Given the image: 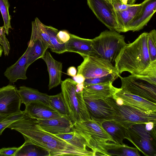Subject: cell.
<instances>
[{
	"mask_svg": "<svg viewBox=\"0 0 156 156\" xmlns=\"http://www.w3.org/2000/svg\"><path fill=\"white\" fill-rule=\"evenodd\" d=\"M148 34L143 33L121 50L114 66L119 74L127 71L131 74L138 75L150 66L152 62L148 48Z\"/></svg>",
	"mask_w": 156,
	"mask_h": 156,
	"instance_id": "obj_1",
	"label": "cell"
},
{
	"mask_svg": "<svg viewBox=\"0 0 156 156\" xmlns=\"http://www.w3.org/2000/svg\"><path fill=\"white\" fill-rule=\"evenodd\" d=\"M72 130L84 140L94 156H109L108 151L117 144L101 124L91 119L74 123Z\"/></svg>",
	"mask_w": 156,
	"mask_h": 156,
	"instance_id": "obj_2",
	"label": "cell"
},
{
	"mask_svg": "<svg viewBox=\"0 0 156 156\" xmlns=\"http://www.w3.org/2000/svg\"><path fill=\"white\" fill-rule=\"evenodd\" d=\"M77 83L68 78L62 81L61 93L73 123L82 122L90 119L83 96V91L76 89Z\"/></svg>",
	"mask_w": 156,
	"mask_h": 156,
	"instance_id": "obj_3",
	"label": "cell"
},
{
	"mask_svg": "<svg viewBox=\"0 0 156 156\" xmlns=\"http://www.w3.org/2000/svg\"><path fill=\"white\" fill-rule=\"evenodd\" d=\"M92 41L95 56L105 59L112 64L127 44L124 36L111 30L102 32Z\"/></svg>",
	"mask_w": 156,
	"mask_h": 156,
	"instance_id": "obj_4",
	"label": "cell"
},
{
	"mask_svg": "<svg viewBox=\"0 0 156 156\" xmlns=\"http://www.w3.org/2000/svg\"><path fill=\"white\" fill-rule=\"evenodd\" d=\"M113 96L105 100L113 109L115 115L112 120L118 124L128 129L136 124L156 122V113L146 111L128 105H119Z\"/></svg>",
	"mask_w": 156,
	"mask_h": 156,
	"instance_id": "obj_5",
	"label": "cell"
},
{
	"mask_svg": "<svg viewBox=\"0 0 156 156\" xmlns=\"http://www.w3.org/2000/svg\"><path fill=\"white\" fill-rule=\"evenodd\" d=\"M8 128L20 133L25 140H29L47 150L48 142L59 138L44 131L39 125L37 119L30 117L25 112L20 118Z\"/></svg>",
	"mask_w": 156,
	"mask_h": 156,
	"instance_id": "obj_6",
	"label": "cell"
},
{
	"mask_svg": "<svg viewBox=\"0 0 156 156\" xmlns=\"http://www.w3.org/2000/svg\"><path fill=\"white\" fill-rule=\"evenodd\" d=\"M119 77L122 90L156 103V76L141 73Z\"/></svg>",
	"mask_w": 156,
	"mask_h": 156,
	"instance_id": "obj_7",
	"label": "cell"
},
{
	"mask_svg": "<svg viewBox=\"0 0 156 156\" xmlns=\"http://www.w3.org/2000/svg\"><path fill=\"white\" fill-rule=\"evenodd\" d=\"M145 123L132 125L127 129L126 139L147 156H156V129L149 131Z\"/></svg>",
	"mask_w": 156,
	"mask_h": 156,
	"instance_id": "obj_8",
	"label": "cell"
},
{
	"mask_svg": "<svg viewBox=\"0 0 156 156\" xmlns=\"http://www.w3.org/2000/svg\"><path fill=\"white\" fill-rule=\"evenodd\" d=\"M83 58V62L77 67V74H82L85 79L111 74L120 75L115 66L105 59L94 56H87Z\"/></svg>",
	"mask_w": 156,
	"mask_h": 156,
	"instance_id": "obj_9",
	"label": "cell"
},
{
	"mask_svg": "<svg viewBox=\"0 0 156 156\" xmlns=\"http://www.w3.org/2000/svg\"><path fill=\"white\" fill-rule=\"evenodd\" d=\"M87 2L99 21L110 30L118 32L116 12L111 2L105 0H87Z\"/></svg>",
	"mask_w": 156,
	"mask_h": 156,
	"instance_id": "obj_10",
	"label": "cell"
},
{
	"mask_svg": "<svg viewBox=\"0 0 156 156\" xmlns=\"http://www.w3.org/2000/svg\"><path fill=\"white\" fill-rule=\"evenodd\" d=\"M17 90L10 84L0 88V115L9 116L21 111L22 103Z\"/></svg>",
	"mask_w": 156,
	"mask_h": 156,
	"instance_id": "obj_11",
	"label": "cell"
},
{
	"mask_svg": "<svg viewBox=\"0 0 156 156\" xmlns=\"http://www.w3.org/2000/svg\"><path fill=\"white\" fill-rule=\"evenodd\" d=\"M83 97L91 119L101 124L105 121L113 120L115 112L105 100Z\"/></svg>",
	"mask_w": 156,
	"mask_h": 156,
	"instance_id": "obj_12",
	"label": "cell"
},
{
	"mask_svg": "<svg viewBox=\"0 0 156 156\" xmlns=\"http://www.w3.org/2000/svg\"><path fill=\"white\" fill-rule=\"evenodd\" d=\"M50 156H94L91 150H84L74 146L59 137L54 138L46 144Z\"/></svg>",
	"mask_w": 156,
	"mask_h": 156,
	"instance_id": "obj_13",
	"label": "cell"
},
{
	"mask_svg": "<svg viewBox=\"0 0 156 156\" xmlns=\"http://www.w3.org/2000/svg\"><path fill=\"white\" fill-rule=\"evenodd\" d=\"M142 8L127 26L126 31H138L149 21L156 11V0H144Z\"/></svg>",
	"mask_w": 156,
	"mask_h": 156,
	"instance_id": "obj_14",
	"label": "cell"
},
{
	"mask_svg": "<svg viewBox=\"0 0 156 156\" xmlns=\"http://www.w3.org/2000/svg\"><path fill=\"white\" fill-rule=\"evenodd\" d=\"M24 111L30 117L37 120L62 116L50 105L39 101L31 102L25 105Z\"/></svg>",
	"mask_w": 156,
	"mask_h": 156,
	"instance_id": "obj_15",
	"label": "cell"
},
{
	"mask_svg": "<svg viewBox=\"0 0 156 156\" xmlns=\"http://www.w3.org/2000/svg\"><path fill=\"white\" fill-rule=\"evenodd\" d=\"M39 125L46 132L54 135L72 131L73 123L70 117H61L37 120Z\"/></svg>",
	"mask_w": 156,
	"mask_h": 156,
	"instance_id": "obj_16",
	"label": "cell"
},
{
	"mask_svg": "<svg viewBox=\"0 0 156 156\" xmlns=\"http://www.w3.org/2000/svg\"><path fill=\"white\" fill-rule=\"evenodd\" d=\"M112 83L84 85L83 96L92 99L105 100L114 96L120 89L114 87Z\"/></svg>",
	"mask_w": 156,
	"mask_h": 156,
	"instance_id": "obj_17",
	"label": "cell"
},
{
	"mask_svg": "<svg viewBox=\"0 0 156 156\" xmlns=\"http://www.w3.org/2000/svg\"><path fill=\"white\" fill-rule=\"evenodd\" d=\"M115 96L122 100V103L120 105H128L146 111L156 113V103L128 92L121 88Z\"/></svg>",
	"mask_w": 156,
	"mask_h": 156,
	"instance_id": "obj_18",
	"label": "cell"
},
{
	"mask_svg": "<svg viewBox=\"0 0 156 156\" xmlns=\"http://www.w3.org/2000/svg\"><path fill=\"white\" fill-rule=\"evenodd\" d=\"M70 38L66 43V52L80 54L83 58L88 56H95L92 39L80 37L70 33Z\"/></svg>",
	"mask_w": 156,
	"mask_h": 156,
	"instance_id": "obj_19",
	"label": "cell"
},
{
	"mask_svg": "<svg viewBox=\"0 0 156 156\" xmlns=\"http://www.w3.org/2000/svg\"><path fill=\"white\" fill-rule=\"evenodd\" d=\"M45 62L49 73V90L56 87L62 82V63L56 61L47 50L41 58Z\"/></svg>",
	"mask_w": 156,
	"mask_h": 156,
	"instance_id": "obj_20",
	"label": "cell"
},
{
	"mask_svg": "<svg viewBox=\"0 0 156 156\" xmlns=\"http://www.w3.org/2000/svg\"><path fill=\"white\" fill-rule=\"evenodd\" d=\"M27 54L26 50L17 61L7 68L5 72L4 76L10 83H13L18 80H25L27 79L26 75L27 69L26 68Z\"/></svg>",
	"mask_w": 156,
	"mask_h": 156,
	"instance_id": "obj_21",
	"label": "cell"
},
{
	"mask_svg": "<svg viewBox=\"0 0 156 156\" xmlns=\"http://www.w3.org/2000/svg\"><path fill=\"white\" fill-rule=\"evenodd\" d=\"M143 2L138 4H134L128 9L122 10L115 11L118 25V32H126V29L129 23L138 14L143 5Z\"/></svg>",
	"mask_w": 156,
	"mask_h": 156,
	"instance_id": "obj_22",
	"label": "cell"
},
{
	"mask_svg": "<svg viewBox=\"0 0 156 156\" xmlns=\"http://www.w3.org/2000/svg\"><path fill=\"white\" fill-rule=\"evenodd\" d=\"M48 47L42 40L37 38H30L28 43L26 68L44 55Z\"/></svg>",
	"mask_w": 156,
	"mask_h": 156,
	"instance_id": "obj_23",
	"label": "cell"
},
{
	"mask_svg": "<svg viewBox=\"0 0 156 156\" xmlns=\"http://www.w3.org/2000/svg\"><path fill=\"white\" fill-rule=\"evenodd\" d=\"M22 103L27 105L31 102L39 101L49 105L50 95L40 92L38 90L25 86H21L17 90Z\"/></svg>",
	"mask_w": 156,
	"mask_h": 156,
	"instance_id": "obj_24",
	"label": "cell"
},
{
	"mask_svg": "<svg viewBox=\"0 0 156 156\" xmlns=\"http://www.w3.org/2000/svg\"><path fill=\"white\" fill-rule=\"evenodd\" d=\"M105 131L117 144H123V140L126 139L127 129L113 120H108L101 124Z\"/></svg>",
	"mask_w": 156,
	"mask_h": 156,
	"instance_id": "obj_25",
	"label": "cell"
},
{
	"mask_svg": "<svg viewBox=\"0 0 156 156\" xmlns=\"http://www.w3.org/2000/svg\"><path fill=\"white\" fill-rule=\"evenodd\" d=\"M50 156L49 151L32 142L25 140L18 149L15 156Z\"/></svg>",
	"mask_w": 156,
	"mask_h": 156,
	"instance_id": "obj_26",
	"label": "cell"
},
{
	"mask_svg": "<svg viewBox=\"0 0 156 156\" xmlns=\"http://www.w3.org/2000/svg\"><path fill=\"white\" fill-rule=\"evenodd\" d=\"M49 103V105L62 116L70 117L69 112L61 92L50 96Z\"/></svg>",
	"mask_w": 156,
	"mask_h": 156,
	"instance_id": "obj_27",
	"label": "cell"
},
{
	"mask_svg": "<svg viewBox=\"0 0 156 156\" xmlns=\"http://www.w3.org/2000/svg\"><path fill=\"white\" fill-rule=\"evenodd\" d=\"M110 156H140V154L136 147H129L123 144H117L108 151Z\"/></svg>",
	"mask_w": 156,
	"mask_h": 156,
	"instance_id": "obj_28",
	"label": "cell"
},
{
	"mask_svg": "<svg viewBox=\"0 0 156 156\" xmlns=\"http://www.w3.org/2000/svg\"><path fill=\"white\" fill-rule=\"evenodd\" d=\"M45 27L52 45V49L51 51L58 54L66 52V43H60L57 38L56 35L58 32V30L51 26L46 25Z\"/></svg>",
	"mask_w": 156,
	"mask_h": 156,
	"instance_id": "obj_29",
	"label": "cell"
},
{
	"mask_svg": "<svg viewBox=\"0 0 156 156\" xmlns=\"http://www.w3.org/2000/svg\"><path fill=\"white\" fill-rule=\"evenodd\" d=\"M55 135L74 146L84 150H88L84 140L74 130Z\"/></svg>",
	"mask_w": 156,
	"mask_h": 156,
	"instance_id": "obj_30",
	"label": "cell"
},
{
	"mask_svg": "<svg viewBox=\"0 0 156 156\" xmlns=\"http://www.w3.org/2000/svg\"><path fill=\"white\" fill-rule=\"evenodd\" d=\"M9 7L8 0H0V11L4 21L3 27L7 35L9 34V29H12L11 25V17L9 11Z\"/></svg>",
	"mask_w": 156,
	"mask_h": 156,
	"instance_id": "obj_31",
	"label": "cell"
},
{
	"mask_svg": "<svg viewBox=\"0 0 156 156\" xmlns=\"http://www.w3.org/2000/svg\"><path fill=\"white\" fill-rule=\"evenodd\" d=\"M147 46L151 62L156 61V30L155 29L148 33Z\"/></svg>",
	"mask_w": 156,
	"mask_h": 156,
	"instance_id": "obj_32",
	"label": "cell"
},
{
	"mask_svg": "<svg viewBox=\"0 0 156 156\" xmlns=\"http://www.w3.org/2000/svg\"><path fill=\"white\" fill-rule=\"evenodd\" d=\"M119 75L111 74L97 78L85 79L83 83L84 85H87L113 83Z\"/></svg>",
	"mask_w": 156,
	"mask_h": 156,
	"instance_id": "obj_33",
	"label": "cell"
},
{
	"mask_svg": "<svg viewBox=\"0 0 156 156\" xmlns=\"http://www.w3.org/2000/svg\"><path fill=\"white\" fill-rule=\"evenodd\" d=\"M24 111H21L12 115L8 116L0 121V135L4 130L11 124L20 118L24 114Z\"/></svg>",
	"mask_w": 156,
	"mask_h": 156,
	"instance_id": "obj_34",
	"label": "cell"
},
{
	"mask_svg": "<svg viewBox=\"0 0 156 156\" xmlns=\"http://www.w3.org/2000/svg\"><path fill=\"white\" fill-rule=\"evenodd\" d=\"M5 33L3 27H0V39L2 43V47L5 55L8 56L10 50V46L9 42L6 37Z\"/></svg>",
	"mask_w": 156,
	"mask_h": 156,
	"instance_id": "obj_35",
	"label": "cell"
},
{
	"mask_svg": "<svg viewBox=\"0 0 156 156\" xmlns=\"http://www.w3.org/2000/svg\"><path fill=\"white\" fill-rule=\"evenodd\" d=\"M56 37L60 43H66L70 38V33L66 30H61L58 31Z\"/></svg>",
	"mask_w": 156,
	"mask_h": 156,
	"instance_id": "obj_36",
	"label": "cell"
},
{
	"mask_svg": "<svg viewBox=\"0 0 156 156\" xmlns=\"http://www.w3.org/2000/svg\"><path fill=\"white\" fill-rule=\"evenodd\" d=\"M111 3L115 11L124 10L133 5L125 4L121 0H112Z\"/></svg>",
	"mask_w": 156,
	"mask_h": 156,
	"instance_id": "obj_37",
	"label": "cell"
},
{
	"mask_svg": "<svg viewBox=\"0 0 156 156\" xmlns=\"http://www.w3.org/2000/svg\"><path fill=\"white\" fill-rule=\"evenodd\" d=\"M18 147L2 148L0 149V156H15Z\"/></svg>",
	"mask_w": 156,
	"mask_h": 156,
	"instance_id": "obj_38",
	"label": "cell"
},
{
	"mask_svg": "<svg viewBox=\"0 0 156 156\" xmlns=\"http://www.w3.org/2000/svg\"><path fill=\"white\" fill-rule=\"evenodd\" d=\"M73 79L76 82L79 83H84L85 80L84 76L80 74H77L75 76L73 77Z\"/></svg>",
	"mask_w": 156,
	"mask_h": 156,
	"instance_id": "obj_39",
	"label": "cell"
},
{
	"mask_svg": "<svg viewBox=\"0 0 156 156\" xmlns=\"http://www.w3.org/2000/svg\"><path fill=\"white\" fill-rule=\"evenodd\" d=\"M77 74V71L75 67L72 66L69 67L67 71V75L73 77Z\"/></svg>",
	"mask_w": 156,
	"mask_h": 156,
	"instance_id": "obj_40",
	"label": "cell"
},
{
	"mask_svg": "<svg viewBox=\"0 0 156 156\" xmlns=\"http://www.w3.org/2000/svg\"><path fill=\"white\" fill-rule=\"evenodd\" d=\"M124 3L129 5H133L135 4V3L136 0H121Z\"/></svg>",
	"mask_w": 156,
	"mask_h": 156,
	"instance_id": "obj_41",
	"label": "cell"
},
{
	"mask_svg": "<svg viewBox=\"0 0 156 156\" xmlns=\"http://www.w3.org/2000/svg\"><path fill=\"white\" fill-rule=\"evenodd\" d=\"M8 116L0 115V121L3 120Z\"/></svg>",
	"mask_w": 156,
	"mask_h": 156,
	"instance_id": "obj_42",
	"label": "cell"
},
{
	"mask_svg": "<svg viewBox=\"0 0 156 156\" xmlns=\"http://www.w3.org/2000/svg\"><path fill=\"white\" fill-rule=\"evenodd\" d=\"M3 51V49L2 46L0 45V57H1L2 53Z\"/></svg>",
	"mask_w": 156,
	"mask_h": 156,
	"instance_id": "obj_43",
	"label": "cell"
},
{
	"mask_svg": "<svg viewBox=\"0 0 156 156\" xmlns=\"http://www.w3.org/2000/svg\"><path fill=\"white\" fill-rule=\"evenodd\" d=\"M0 44L2 46V43L1 40L0 39Z\"/></svg>",
	"mask_w": 156,
	"mask_h": 156,
	"instance_id": "obj_44",
	"label": "cell"
},
{
	"mask_svg": "<svg viewBox=\"0 0 156 156\" xmlns=\"http://www.w3.org/2000/svg\"><path fill=\"white\" fill-rule=\"evenodd\" d=\"M105 0L109 2H111L112 0Z\"/></svg>",
	"mask_w": 156,
	"mask_h": 156,
	"instance_id": "obj_45",
	"label": "cell"
}]
</instances>
